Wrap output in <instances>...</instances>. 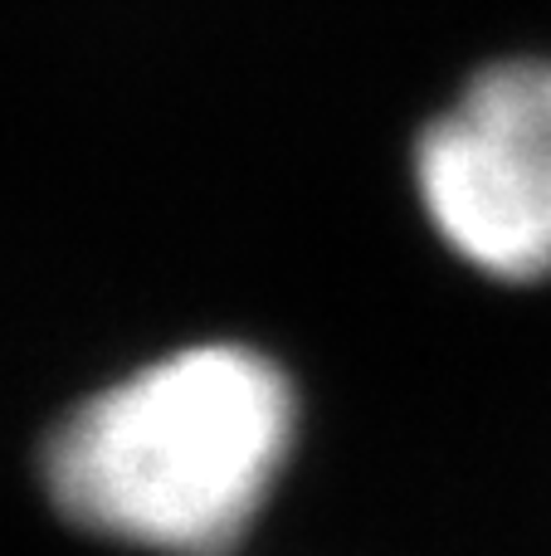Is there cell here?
Instances as JSON below:
<instances>
[{
	"instance_id": "cell-1",
	"label": "cell",
	"mask_w": 551,
	"mask_h": 556,
	"mask_svg": "<svg viewBox=\"0 0 551 556\" xmlns=\"http://www.w3.org/2000/svg\"><path fill=\"white\" fill-rule=\"evenodd\" d=\"M293 440V395L244 346H195L78 405L44 450L64 518L132 547L215 556L244 538Z\"/></svg>"
},
{
	"instance_id": "cell-2",
	"label": "cell",
	"mask_w": 551,
	"mask_h": 556,
	"mask_svg": "<svg viewBox=\"0 0 551 556\" xmlns=\"http://www.w3.org/2000/svg\"><path fill=\"white\" fill-rule=\"evenodd\" d=\"M430 220L498 278L551 274V64H494L420 137Z\"/></svg>"
}]
</instances>
